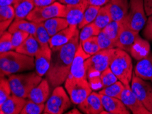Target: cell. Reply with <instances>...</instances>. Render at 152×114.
I'll return each mask as SVG.
<instances>
[{"label": "cell", "instance_id": "obj_6", "mask_svg": "<svg viewBox=\"0 0 152 114\" xmlns=\"http://www.w3.org/2000/svg\"><path fill=\"white\" fill-rule=\"evenodd\" d=\"M64 87L72 103L77 105L84 101L92 92L90 83L85 78H76L68 76L64 83Z\"/></svg>", "mask_w": 152, "mask_h": 114}, {"label": "cell", "instance_id": "obj_27", "mask_svg": "<svg viewBox=\"0 0 152 114\" xmlns=\"http://www.w3.org/2000/svg\"><path fill=\"white\" fill-rule=\"evenodd\" d=\"M15 19V11L13 6L0 7V31L1 34L9 28L11 23Z\"/></svg>", "mask_w": 152, "mask_h": 114}, {"label": "cell", "instance_id": "obj_44", "mask_svg": "<svg viewBox=\"0 0 152 114\" xmlns=\"http://www.w3.org/2000/svg\"><path fill=\"white\" fill-rule=\"evenodd\" d=\"M57 0H34L35 7H42L49 6L55 3Z\"/></svg>", "mask_w": 152, "mask_h": 114}, {"label": "cell", "instance_id": "obj_20", "mask_svg": "<svg viewBox=\"0 0 152 114\" xmlns=\"http://www.w3.org/2000/svg\"><path fill=\"white\" fill-rule=\"evenodd\" d=\"M26 102L27 101L24 98H21L12 94L3 104H0V113H20Z\"/></svg>", "mask_w": 152, "mask_h": 114}, {"label": "cell", "instance_id": "obj_34", "mask_svg": "<svg viewBox=\"0 0 152 114\" xmlns=\"http://www.w3.org/2000/svg\"><path fill=\"white\" fill-rule=\"evenodd\" d=\"M34 37L38 42L40 46L49 45L50 36L43 23H36V32Z\"/></svg>", "mask_w": 152, "mask_h": 114}, {"label": "cell", "instance_id": "obj_43", "mask_svg": "<svg viewBox=\"0 0 152 114\" xmlns=\"http://www.w3.org/2000/svg\"><path fill=\"white\" fill-rule=\"evenodd\" d=\"M110 0H87L88 5L102 7L109 3Z\"/></svg>", "mask_w": 152, "mask_h": 114}, {"label": "cell", "instance_id": "obj_5", "mask_svg": "<svg viewBox=\"0 0 152 114\" xmlns=\"http://www.w3.org/2000/svg\"><path fill=\"white\" fill-rule=\"evenodd\" d=\"M114 49L115 48L100 50L96 54L87 58L85 61V68L87 77L90 79L91 81L94 79H97V75L100 76L102 71L109 68Z\"/></svg>", "mask_w": 152, "mask_h": 114}, {"label": "cell", "instance_id": "obj_35", "mask_svg": "<svg viewBox=\"0 0 152 114\" xmlns=\"http://www.w3.org/2000/svg\"><path fill=\"white\" fill-rule=\"evenodd\" d=\"M83 49L87 54L93 55L101 50L99 46L97 36L91 37L80 43Z\"/></svg>", "mask_w": 152, "mask_h": 114}, {"label": "cell", "instance_id": "obj_42", "mask_svg": "<svg viewBox=\"0 0 152 114\" xmlns=\"http://www.w3.org/2000/svg\"><path fill=\"white\" fill-rule=\"evenodd\" d=\"M143 35L147 40L152 41V14L147 18L143 29Z\"/></svg>", "mask_w": 152, "mask_h": 114}, {"label": "cell", "instance_id": "obj_30", "mask_svg": "<svg viewBox=\"0 0 152 114\" xmlns=\"http://www.w3.org/2000/svg\"><path fill=\"white\" fill-rule=\"evenodd\" d=\"M124 88H125V85L120 81H117L113 84L102 88L98 93L100 94H104L106 96L117 98V99H120Z\"/></svg>", "mask_w": 152, "mask_h": 114}, {"label": "cell", "instance_id": "obj_12", "mask_svg": "<svg viewBox=\"0 0 152 114\" xmlns=\"http://www.w3.org/2000/svg\"><path fill=\"white\" fill-rule=\"evenodd\" d=\"M52 57V49L49 45L40 46L34 57L35 71L40 76H45L49 70Z\"/></svg>", "mask_w": 152, "mask_h": 114}, {"label": "cell", "instance_id": "obj_9", "mask_svg": "<svg viewBox=\"0 0 152 114\" xmlns=\"http://www.w3.org/2000/svg\"><path fill=\"white\" fill-rule=\"evenodd\" d=\"M66 12V5L57 1L49 6L35 7L26 19L34 23H42L55 17L65 18Z\"/></svg>", "mask_w": 152, "mask_h": 114}, {"label": "cell", "instance_id": "obj_41", "mask_svg": "<svg viewBox=\"0 0 152 114\" xmlns=\"http://www.w3.org/2000/svg\"><path fill=\"white\" fill-rule=\"evenodd\" d=\"M29 34L27 32L17 31L12 34V43L13 50L15 51L28 38Z\"/></svg>", "mask_w": 152, "mask_h": 114}, {"label": "cell", "instance_id": "obj_36", "mask_svg": "<svg viewBox=\"0 0 152 114\" xmlns=\"http://www.w3.org/2000/svg\"><path fill=\"white\" fill-rule=\"evenodd\" d=\"M45 108V103H37L28 99L20 114H41L44 113Z\"/></svg>", "mask_w": 152, "mask_h": 114}, {"label": "cell", "instance_id": "obj_2", "mask_svg": "<svg viewBox=\"0 0 152 114\" xmlns=\"http://www.w3.org/2000/svg\"><path fill=\"white\" fill-rule=\"evenodd\" d=\"M35 68L34 57L10 51L0 54V73L1 76L31 71Z\"/></svg>", "mask_w": 152, "mask_h": 114}, {"label": "cell", "instance_id": "obj_33", "mask_svg": "<svg viewBox=\"0 0 152 114\" xmlns=\"http://www.w3.org/2000/svg\"><path fill=\"white\" fill-rule=\"evenodd\" d=\"M122 25H123V22L112 21L107 26L104 27L102 31L111 40L116 42L117 38H118Z\"/></svg>", "mask_w": 152, "mask_h": 114}, {"label": "cell", "instance_id": "obj_32", "mask_svg": "<svg viewBox=\"0 0 152 114\" xmlns=\"http://www.w3.org/2000/svg\"><path fill=\"white\" fill-rule=\"evenodd\" d=\"M101 31H102V29L99 28L94 22L85 25L82 29H80V32H79L80 43H81L82 42L87 40V39L91 38V37L97 36Z\"/></svg>", "mask_w": 152, "mask_h": 114}, {"label": "cell", "instance_id": "obj_8", "mask_svg": "<svg viewBox=\"0 0 152 114\" xmlns=\"http://www.w3.org/2000/svg\"><path fill=\"white\" fill-rule=\"evenodd\" d=\"M129 4L128 13L124 23L129 28L139 33L147 20L143 0H130Z\"/></svg>", "mask_w": 152, "mask_h": 114}, {"label": "cell", "instance_id": "obj_40", "mask_svg": "<svg viewBox=\"0 0 152 114\" xmlns=\"http://www.w3.org/2000/svg\"><path fill=\"white\" fill-rule=\"evenodd\" d=\"M98 43L100 49H109L117 48L116 42L109 38L102 31L97 36Z\"/></svg>", "mask_w": 152, "mask_h": 114}, {"label": "cell", "instance_id": "obj_21", "mask_svg": "<svg viewBox=\"0 0 152 114\" xmlns=\"http://www.w3.org/2000/svg\"><path fill=\"white\" fill-rule=\"evenodd\" d=\"M50 87L49 81L42 79L32 89L27 99L37 103H45L49 98Z\"/></svg>", "mask_w": 152, "mask_h": 114}, {"label": "cell", "instance_id": "obj_24", "mask_svg": "<svg viewBox=\"0 0 152 114\" xmlns=\"http://www.w3.org/2000/svg\"><path fill=\"white\" fill-rule=\"evenodd\" d=\"M12 6L15 11V18L26 19L35 8V3L34 0H15Z\"/></svg>", "mask_w": 152, "mask_h": 114}, {"label": "cell", "instance_id": "obj_11", "mask_svg": "<svg viewBox=\"0 0 152 114\" xmlns=\"http://www.w3.org/2000/svg\"><path fill=\"white\" fill-rule=\"evenodd\" d=\"M124 104L134 114H152L133 93L130 85L125 86L121 99Z\"/></svg>", "mask_w": 152, "mask_h": 114}, {"label": "cell", "instance_id": "obj_3", "mask_svg": "<svg viewBox=\"0 0 152 114\" xmlns=\"http://www.w3.org/2000/svg\"><path fill=\"white\" fill-rule=\"evenodd\" d=\"M109 68L124 85H130L133 76V64L127 51L115 48Z\"/></svg>", "mask_w": 152, "mask_h": 114}, {"label": "cell", "instance_id": "obj_13", "mask_svg": "<svg viewBox=\"0 0 152 114\" xmlns=\"http://www.w3.org/2000/svg\"><path fill=\"white\" fill-rule=\"evenodd\" d=\"M89 57L90 55L87 54L84 51L80 43L73 60L69 76L76 78L87 79V74L85 68V61Z\"/></svg>", "mask_w": 152, "mask_h": 114}, {"label": "cell", "instance_id": "obj_29", "mask_svg": "<svg viewBox=\"0 0 152 114\" xmlns=\"http://www.w3.org/2000/svg\"><path fill=\"white\" fill-rule=\"evenodd\" d=\"M112 21L113 19L109 10V4H107V5L100 7L97 17L94 22L99 28L102 29Z\"/></svg>", "mask_w": 152, "mask_h": 114}, {"label": "cell", "instance_id": "obj_7", "mask_svg": "<svg viewBox=\"0 0 152 114\" xmlns=\"http://www.w3.org/2000/svg\"><path fill=\"white\" fill-rule=\"evenodd\" d=\"M70 98L61 86H57L53 90L50 96L46 102L43 113L62 114L71 106Z\"/></svg>", "mask_w": 152, "mask_h": 114}, {"label": "cell", "instance_id": "obj_26", "mask_svg": "<svg viewBox=\"0 0 152 114\" xmlns=\"http://www.w3.org/2000/svg\"><path fill=\"white\" fill-rule=\"evenodd\" d=\"M40 45L35 37L33 35L29 34L28 38L15 51L18 53L34 57L40 49Z\"/></svg>", "mask_w": 152, "mask_h": 114}, {"label": "cell", "instance_id": "obj_19", "mask_svg": "<svg viewBox=\"0 0 152 114\" xmlns=\"http://www.w3.org/2000/svg\"><path fill=\"white\" fill-rule=\"evenodd\" d=\"M87 6L88 4L87 1L76 5H66L65 18L68 22L69 25L78 26L79 25Z\"/></svg>", "mask_w": 152, "mask_h": 114}, {"label": "cell", "instance_id": "obj_4", "mask_svg": "<svg viewBox=\"0 0 152 114\" xmlns=\"http://www.w3.org/2000/svg\"><path fill=\"white\" fill-rule=\"evenodd\" d=\"M12 94L27 99L29 93L42 80V76L38 75L36 72L11 74L8 77Z\"/></svg>", "mask_w": 152, "mask_h": 114}, {"label": "cell", "instance_id": "obj_15", "mask_svg": "<svg viewBox=\"0 0 152 114\" xmlns=\"http://www.w3.org/2000/svg\"><path fill=\"white\" fill-rule=\"evenodd\" d=\"M78 107L86 114H98L104 111V107L99 93L92 92L84 101L78 104Z\"/></svg>", "mask_w": 152, "mask_h": 114}, {"label": "cell", "instance_id": "obj_38", "mask_svg": "<svg viewBox=\"0 0 152 114\" xmlns=\"http://www.w3.org/2000/svg\"><path fill=\"white\" fill-rule=\"evenodd\" d=\"M100 80L101 84H102V88H104L113 84L114 83H115L116 81H118V79L115 76V74L113 73L111 69L110 68H108L100 73Z\"/></svg>", "mask_w": 152, "mask_h": 114}, {"label": "cell", "instance_id": "obj_48", "mask_svg": "<svg viewBox=\"0 0 152 114\" xmlns=\"http://www.w3.org/2000/svg\"><path fill=\"white\" fill-rule=\"evenodd\" d=\"M67 113H70V114H72V113H76V114H80V111L78 110L77 109H73L72 110H71V111H69Z\"/></svg>", "mask_w": 152, "mask_h": 114}, {"label": "cell", "instance_id": "obj_46", "mask_svg": "<svg viewBox=\"0 0 152 114\" xmlns=\"http://www.w3.org/2000/svg\"><path fill=\"white\" fill-rule=\"evenodd\" d=\"M57 1L64 5H76V4L83 3L87 0H57Z\"/></svg>", "mask_w": 152, "mask_h": 114}, {"label": "cell", "instance_id": "obj_39", "mask_svg": "<svg viewBox=\"0 0 152 114\" xmlns=\"http://www.w3.org/2000/svg\"><path fill=\"white\" fill-rule=\"evenodd\" d=\"M13 50L12 43V34L10 32H4L1 34L0 38V53H6Z\"/></svg>", "mask_w": 152, "mask_h": 114}, {"label": "cell", "instance_id": "obj_16", "mask_svg": "<svg viewBox=\"0 0 152 114\" xmlns=\"http://www.w3.org/2000/svg\"><path fill=\"white\" fill-rule=\"evenodd\" d=\"M79 30L78 26L69 25L66 28L62 29L54 36H51L49 40L50 49H58L65 45L66 44L70 42Z\"/></svg>", "mask_w": 152, "mask_h": 114}, {"label": "cell", "instance_id": "obj_28", "mask_svg": "<svg viewBox=\"0 0 152 114\" xmlns=\"http://www.w3.org/2000/svg\"><path fill=\"white\" fill-rule=\"evenodd\" d=\"M42 23L50 37L69 26L67 20L63 17L52 18Z\"/></svg>", "mask_w": 152, "mask_h": 114}, {"label": "cell", "instance_id": "obj_25", "mask_svg": "<svg viewBox=\"0 0 152 114\" xmlns=\"http://www.w3.org/2000/svg\"><path fill=\"white\" fill-rule=\"evenodd\" d=\"M11 34L17 31L27 32L34 36L36 32V23L29 21L27 19H17L15 18L8 29Z\"/></svg>", "mask_w": 152, "mask_h": 114}, {"label": "cell", "instance_id": "obj_14", "mask_svg": "<svg viewBox=\"0 0 152 114\" xmlns=\"http://www.w3.org/2000/svg\"><path fill=\"white\" fill-rule=\"evenodd\" d=\"M104 111L101 113L111 114H130L127 108L121 99L100 94Z\"/></svg>", "mask_w": 152, "mask_h": 114}, {"label": "cell", "instance_id": "obj_23", "mask_svg": "<svg viewBox=\"0 0 152 114\" xmlns=\"http://www.w3.org/2000/svg\"><path fill=\"white\" fill-rule=\"evenodd\" d=\"M134 73L142 79L152 83V53L150 52L147 57L138 61Z\"/></svg>", "mask_w": 152, "mask_h": 114}, {"label": "cell", "instance_id": "obj_47", "mask_svg": "<svg viewBox=\"0 0 152 114\" xmlns=\"http://www.w3.org/2000/svg\"><path fill=\"white\" fill-rule=\"evenodd\" d=\"M15 0H0V6H12Z\"/></svg>", "mask_w": 152, "mask_h": 114}, {"label": "cell", "instance_id": "obj_37", "mask_svg": "<svg viewBox=\"0 0 152 114\" xmlns=\"http://www.w3.org/2000/svg\"><path fill=\"white\" fill-rule=\"evenodd\" d=\"M12 90H11L10 82L8 79L5 76H1L0 80V104H3L9 97L11 96Z\"/></svg>", "mask_w": 152, "mask_h": 114}, {"label": "cell", "instance_id": "obj_17", "mask_svg": "<svg viewBox=\"0 0 152 114\" xmlns=\"http://www.w3.org/2000/svg\"><path fill=\"white\" fill-rule=\"evenodd\" d=\"M139 36V32H137L126 25L123 22L121 29L119 32L118 38L116 41L117 48L121 49L122 50L129 52L132 46V44L134 43L136 38Z\"/></svg>", "mask_w": 152, "mask_h": 114}, {"label": "cell", "instance_id": "obj_10", "mask_svg": "<svg viewBox=\"0 0 152 114\" xmlns=\"http://www.w3.org/2000/svg\"><path fill=\"white\" fill-rule=\"evenodd\" d=\"M130 87L133 93L138 98V99L152 113L151 83L139 77L134 73H133Z\"/></svg>", "mask_w": 152, "mask_h": 114}, {"label": "cell", "instance_id": "obj_45", "mask_svg": "<svg viewBox=\"0 0 152 114\" xmlns=\"http://www.w3.org/2000/svg\"><path fill=\"white\" fill-rule=\"evenodd\" d=\"M143 2L146 15L149 17L152 14V0H143Z\"/></svg>", "mask_w": 152, "mask_h": 114}, {"label": "cell", "instance_id": "obj_1", "mask_svg": "<svg viewBox=\"0 0 152 114\" xmlns=\"http://www.w3.org/2000/svg\"><path fill=\"white\" fill-rule=\"evenodd\" d=\"M80 45L79 30L69 43L58 49H52L51 62L45 77L50 88H55L65 83L76 52Z\"/></svg>", "mask_w": 152, "mask_h": 114}, {"label": "cell", "instance_id": "obj_18", "mask_svg": "<svg viewBox=\"0 0 152 114\" xmlns=\"http://www.w3.org/2000/svg\"><path fill=\"white\" fill-rule=\"evenodd\" d=\"M130 0H110L109 10L113 21L124 22L129 10Z\"/></svg>", "mask_w": 152, "mask_h": 114}, {"label": "cell", "instance_id": "obj_22", "mask_svg": "<svg viewBox=\"0 0 152 114\" xmlns=\"http://www.w3.org/2000/svg\"><path fill=\"white\" fill-rule=\"evenodd\" d=\"M129 53L133 58L139 61L150 53V44L139 36L132 44Z\"/></svg>", "mask_w": 152, "mask_h": 114}, {"label": "cell", "instance_id": "obj_31", "mask_svg": "<svg viewBox=\"0 0 152 114\" xmlns=\"http://www.w3.org/2000/svg\"><path fill=\"white\" fill-rule=\"evenodd\" d=\"M100 6H91L88 5L86 10L85 11L83 17L82 18L81 22L79 23L78 25V28L79 29H82L83 27H85V25L89 24V23H93L95 21L97 15L100 10Z\"/></svg>", "mask_w": 152, "mask_h": 114}]
</instances>
